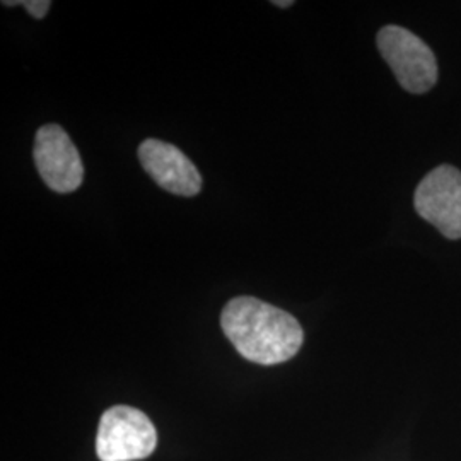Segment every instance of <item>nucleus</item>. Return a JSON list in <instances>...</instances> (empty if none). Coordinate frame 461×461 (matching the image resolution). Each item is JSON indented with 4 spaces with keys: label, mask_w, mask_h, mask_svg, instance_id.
<instances>
[{
    "label": "nucleus",
    "mask_w": 461,
    "mask_h": 461,
    "mask_svg": "<svg viewBox=\"0 0 461 461\" xmlns=\"http://www.w3.org/2000/svg\"><path fill=\"white\" fill-rule=\"evenodd\" d=\"M221 327L247 361L262 366L293 359L304 340L293 314L257 297L230 299L221 314Z\"/></svg>",
    "instance_id": "1"
},
{
    "label": "nucleus",
    "mask_w": 461,
    "mask_h": 461,
    "mask_svg": "<svg viewBox=\"0 0 461 461\" xmlns=\"http://www.w3.org/2000/svg\"><path fill=\"white\" fill-rule=\"evenodd\" d=\"M158 446V430L146 413L115 405L101 415L96 453L101 461L144 460Z\"/></svg>",
    "instance_id": "2"
},
{
    "label": "nucleus",
    "mask_w": 461,
    "mask_h": 461,
    "mask_svg": "<svg viewBox=\"0 0 461 461\" xmlns=\"http://www.w3.org/2000/svg\"><path fill=\"white\" fill-rule=\"evenodd\" d=\"M376 43L381 57L405 91L422 95L432 89L438 81V62L428 43L417 34L400 26H384Z\"/></svg>",
    "instance_id": "3"
},
{
    "label": "nucleus",
    "mask_w": 461,
    "mask_h": 461,
    "mask_svg": "<svg viewBox=\"0 0 461 461\" xmlns=\"http://www.w3.org/2000/svg\"><path fill=\"white\" fill-rule=\"evenodd\" d=\"M417 214L447 240L461 238V171L443 165L419 183L413 197Z\"/></svg>",
    "instance_id": "4"
},
{
    "label": "nucleus",
    "mask_w": 461,
    "mask_h": 461,
    "mask_svg": "<svg viewBox=\"0 0 461 461\" xmlns=\"http://www.w3.org/2000/svg\"><path fill=\"white\" fill-rule=\"evenodd\" d=\"M33 158L38 173L50 190L70 194L81 186L83 161L62 127L49 123L36 132Z\"/></svg>",
    "instance_id": "5"
},
{
    "label": "nucleus",
    "mask_w": 461,
    "mask_h": 461,
    "mask_svg": "<svg viewBox=\"0 0 461 461\" xmlns=\"http://www.w3.org/2000/svg\"><path fill=\"white\" fill-rule=\"evenodd\" d=\"M139 161L149 176L163 190L180 195L195 197L202 190V176L180 149L158 139H148L139 146Z\"/></svg>",
    "instance_id": "6"
},
{
    "label": "nucleus",
    "mask_w": 461,
    "mask_h": 461,
    "mask_svg": "<svg viewBox=\"0 0 461 461\" xmlns=\"http://www.w3.org/2000/svg\"><path fill=\"white\" fill-rule=\"evenodd\" d=\"M21 5H23L34 19H43V17L49 14L51 2H50V0H23Z\"/></svg>",
    "instance_id": "7"
},
{
    "label": "nucleus",
    "mask_w": 461,
    "mask_h": 461,
    "mask_svg": "<svg viewBox=\"0 0 461 461\" xmlns=\"http://www.w3.org/2000/svg\"><path fill=\"white\" fill-rule=\"evenodd\" d=\"M274 5H277V7H282V9H287V7H291V5H294V2L293 0H284V2H280V0H276V2H272Z\"/></svg>",
    "instance_id": "8"
},
{
    "label": "nucleus",
    "mask_w": 461,
    "mask_h": 461,
    "mask_svg": "<svg viewBox=\"0 0 461 461\" xmlns=\"http://www.w3.org/2000/svg\"><path fill=\"white\" fill-rule=\"evenodd\" d=\"M19 4H21V2H11V0H9V2H7V0H4V2H2V5H5V7H13V5H19Z\"/></svg>",
    "instance_id": "9"
}]
</instances>
